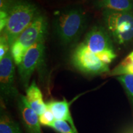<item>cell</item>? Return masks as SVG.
I'll use <instances>...</instances> for the list:
<instances>
[{"instance_id":"1","label":"cell","mask_w":133,"mask_h":133,"mask_svg":"<svg viewBox=\"0 0 133 133\" xmlns=\"http://www.w3.org/2000/svg\"><path fill=\"white\" fill-rule=\"evenodd\" d=\"M39 14L37 7L27 0H13L6 26L1 32L10 47Z\"/></svg>"},{"instance_id":"2","label":"cell","mask_w":133,"mask_h":133,"mask_svg":"<svg viewBox=\"0 0 133 133\" xmlns=\"http://www.w3.org/2000/svg\"><path fill=\"white\" fill-rule=\"evenodd\" d=\"M86 22V14L81 9L65 10L55 14L54 29L61 42L69 44L79 38Z\"/></svg>"},{"instance_id":"3","label":"cell","mask_w":133,"mask_h":133,"mask_svg":"<svg viewBox=\"0 0 133 133\" xmlns=\"http://www.w3.org/2000/svg\"><path fill=\"white\" fill-rule=\"evenodd\" d=\"M47 30L46 17L39 14L11 46L10 51L15 64L19 65L29 48L35 43L44 40Z\"/></svg>"},{"instance_id":"4","label":"cell","mask_w":133,"mask_h":133,"mask_svg":"<svg viewBox=\"0 0 133 133\" xmlns=\"http://www.w3.org/2000/svg\"><path fill=\"white\" fill-rule=\"evenodd\" d=\"M103 17L107 31L118 44H125L133 39V12L105 9Z\"/></svg>"},{"instance_id":"5","label":"cell","mask_w":133,"mask_h":133,"mask_svg":"<svg viewBox=\"0 0 133 133\" xmlns=\"http://www.w3.org/2000/svg\"><path fill=\"white\" fill-rule=\"evenodd\" d=\"M72 64L84 74L97 75L109 71V65L103 63L83 43L75 48L71 56Z\"/></svg>"},{"instance_id":"6","label":"cell","mask_w":133,"mask_h":133,"mask_svg":"<svg viewBox=\"0 0 133 133\" xmlns=\"http://www.w3.org/2000/svg\"><path fill=\"white\" fill-rule=\"evenodd\" d=\"M44 40L35 43L28 49L18 66L22 84L24 88L29 87L31 75L42 62L44 57Z\"/></svg>"},{"instance_id":"7","label":"cell","mask_w":133,"mask_h":133,"mask_svg":"<svg viewBox=\"0 0 133 133\" xmlns=\"http://www.w3.org/2000/svg\"><path fill=\"white\" fill-rule=\"evenodd\" d=\"M14 60L9 51L0 60L1 94L3 99L7 102L18 96V91L14 84Z\"/></svg>"},{"instance_id":"8","label":"cell","mask_w":133,"mask_h":133,"mask_svg":"<svg viewBox=\"0 0 133 133\" xmlns=\"http://www.w3.org/2000/svg\"><path fill=\"white\" fill-rule=\"evenodd\" d=\"M83 43L99 60L105 53L114 51L110 36L107 31L101 26L93 27L86 35Z\"/></svg>"},{"instance_id":"9","label":"cell","mask_w":133,"mask_h":133,"mask_svg":"<svg viewBox=\"0 0 133 133\" xmlns=\"http://www.w3.org/2000/svg\"><path fill=\"white\" fill-rule=\"evenodd\" d=\"M17 104L22 123L29 132L41 133L38 115L30 107L26 97L19 95Z\"/></svg>"},{"instance_id":"10","label":"cell","mask_w":133,"mask_h":133,"mask_svg":"<svg viewBox=\"0 0 133 133\" xmlns=\"http://www.w3.org/2000/svg\"><path fill=\"white\" fill-rule=\"evenodd\" d=\"M46 107L52 112L56 120L66 121L75 131L77 132L70 112V104L65 99L61 101H51L46 104Z\"/></svg>"},{"instance_id":"11","label":"cell","mask_w":133,"mask_h":133,"mask_svg":"<svg viewBox=\"0 0 133 133\" xmlns=\"http://www.w3.org/2000/svg\"><path fill=\"white\" fill-rule=\"evenodd\" d=\"M26 99L30 107L39 116L44 113L47 109L46 104L43 101L42 93L35 80L26 89Z\"/></svg>"},{"instance_id":"12","label":"cell","mask_w":133,"mask_h":133,"mask_svg":"<svg viewBox=\"0 0 133 133\" xmlns=\"http://www.w3.org/2000/svg\"><path fill=\"white\" fill-rule=\"evenodd\" d=\"M96 4L99 8L116 11H131L133 9L131 0H97Z\"/></svg>"},{"instance_id":"13","label":"cell","mask_w":133,"mask_h":133,"mask_svg":"<svg viewBox=\"0 0 133 133\" xmlns=\"http://www.w3.org/2000/svg\"><path fill=\"white\" fill-rule=\"evenodd\" d=\"M126 74L133 75V51L124 58L110 74L112 76Z\"/></svg>"},{"instance_id":"14","label":"cell","mask_w":133,"mask_h":133,"mask_svg":"<svg viewBox=\"0 0 133 133\" xmlns=\"http://www.w3.org/2000/svg\"><path fill=\"white\" fill-rule=\"evenodd\" d=\"M0 133H22V131L19 125L10 116L4 113H1Z\"/></svg>"},{"instance_id":"15","label":"cell","mask_w":133,"mask_h":133,"mask_svg":"<svg viewBox=\"0 0 133 133\" xmlns=\"http://www.w3.org/2000/svg\"><path fill=\"white\" fill-rule=\"evenodd\" d=\"M117 79L123 86L126 94L133 104V75H123L119 76Z\"/></svg>"},{"instance_id":"16","label":"cell","mask_w":133,"mask_h":133,"mask_svg":"<svg viewBox=\"0 0 133 133\" xmlns=\"http://www.w3.org/2000/svg\"><path fill=\"white\" fill-rule=\"evenodd\" d=\"M51 128L59 133H78L73 129L67 122L61 120H56Z\"/></svg>"},{"instance_id":"17","label":"cell","mask_w":133,"mask_h":133,"mask_svg":"<svg viewBox=\"0 0 133 133\" xmlns=\"http://www.w3.org/2000/svg\"><path fill=\"white\" fill-rule=\"evenodd\" d=\"M39 123L43 126H48L51 127L54 123L56 121L54 115L49 109H46V110L42 115H39Z\"/></svg>"},{"instance_id":"18","label":"cell","mask_w":133,"mask_h":133,"mask_svg":"<svg viewBox=\"0 0 133 133\" xmlns=\"http://www.w3.org/2000/svg\"><path fill=\"white\" fill-rule=\"evenodd\" d=\"M10 46L4 36L1 35L0 38V60L2 59L4 56L10 51Z\"/></svg>"},{"instance_id":"19","label":"cell","mask_w":133,"mask_h":133,"mask_svg":"<svg viewBox=\"0 0 133 133\" xmlns=\"http://www.w3.org/2000/svg\"><path fill=\"white\" fill-rule=\"evenodd\" d=\"M130 133H133V132H130Z\"/></svg>"}]
</instances>
